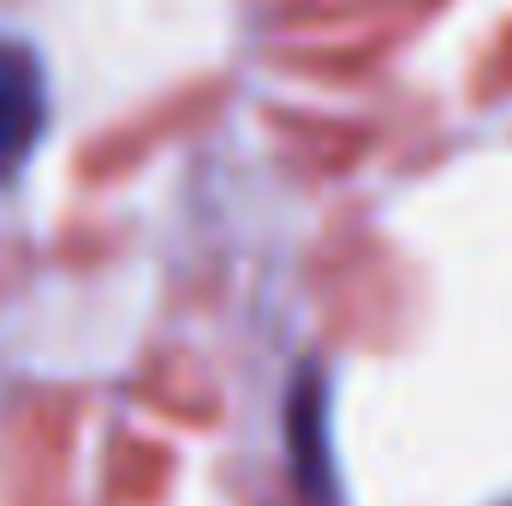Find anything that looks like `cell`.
I'll list each match as a JSON object with an SVG mask.
<instances>
[{
  "mask_svg": "<svg viewBox=\"0 0 512 506\" xmlns=\"http://www.w3.org/2000/svg\"><path fill=\"white\" fill-rule=\"evenodd\" d=\"M48 120V90H42V66L24 42L0 36V185L30 161L36 137Z\"/></svg>",
  "mask_w": 512,
  "mask_h": 506,
  "instance_id": "cell-1",
  "label": "cell"
}]
</instances>
